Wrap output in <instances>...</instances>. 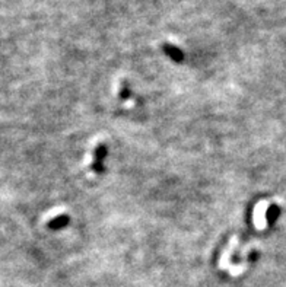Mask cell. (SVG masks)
<instances>
[{"instance_id":"obj_1","label":"cell","mask_w":286,"mask_h":287,"mask_svg":"<svg viewBox=\"0 0 286 287\" xmlns=\"http://www.w3.org/2000/svg\"><path fill=\"white\" fill-rule=\"evenodd\" d=\"M166 50L170 51L168 54H170V56H171L173 59L178 60V62H180V60H183V56H181V54H177V53H180L178 50H177V48H170V47H166Z\"/></svg>"}]
</instances>
